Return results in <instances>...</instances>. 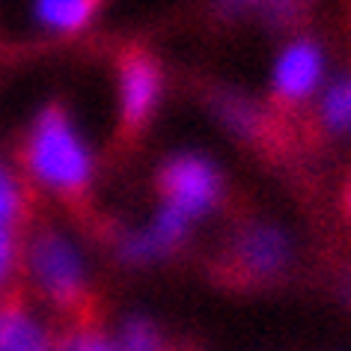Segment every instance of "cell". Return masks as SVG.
<instances>
[{
	"label": "cell",
	"instance_id": "cell-13",
	"mask_svg": "<svg viewBox=\"0 0 351 351\" xmlns=\"http://www.w3.org/2000/svg\"><path fill=\"white\" fill-rule=\"evenodd\" d=\"M57 351H117L101 339L99 328H66L57 342Z\"/></svg>",
	"mask_w": 351,
	"mask_h": 351
},
{
	"label": "cell",
	"instance_id": "cell-3",
	"mask_svg": "<svg viewBox=\"0 0 351 351\" xmlns=\"http://www.w3.org/2000/svg\"><path fill=\"white\" fill-rule=\"evenodd\" d=\"M117 75H119V113H122L119 137L128 143L146 128V122L158 104L161 66L146 48L131 45L119 51Z\"/></svg>",
	"mask_w": 351,
	"mask_h": 351
},
{
	"label": "cell",
	"instance_id": "cell-6",
	"mask_svg": "<svg viewBox=\"0 0 351 351\" xmlns=\"http://www.w3.org/2000/svg\"><path fill=\"white\" fill-rule=\"evenodd\" d=\"M324 72L322 48L313 39L298 36L280 51L274 66V101L283 104V110L298 108L313 95Z\"/></svg>",
	"mask_w": 351,
	"mask_h": 351
},
{
	"label": "cell",
	"instance_id": "cell-7",
	"mask_svg": "<svg viewBox=\"0 0 351 351\" xmlns=\"http://www.w3.org/2000/svg\"><path fill=\"white\" fill-rule=\"evenodd\" d=\"M0 351H48V333L30 315L27 286L0 298Z\"/></svg>",
	"mask_w": 351,
	"mask_h": 351
},
{
	"label": "cell",
	"instance_id": "cell-12",
	"mask_svg": "<svg viewBox=\"0 0 351 351\" xmlns=\"http://www.w3.org/2000/svg\"><path fill=\"white\" fill-rule=\"evenodd\" d=\"M322 119L328 128H351V77L333 84L330 93L324 95Z\"/></svg>",
	"mask_w": 351,
	"mask_h": 351
},
{
	"label": "cell",
	"instance_id": "cell-1",
	"mask_svg": "<svg viewBox=\"0 0 351 351\" xmlns=\"http://www.w3.org/2000/svg\"><path fill=\"white\" fill-rule=\"evenodd\" d=\"M24 274L57 313H63L66 328H99L101 306L84 283L75 250L57 232L42 230L24 244Z\"/></svg>",
	"mask_w": 351,
	"mask_h": 351
},
{
	"label": "cell",
	"instance_id": "cell-15",
	"mask_svg": "<svg viewBox=\"0 0 351 351\" xmlns=\"http://www.w3.org/2000/svg\"><path fill=\"white\" fill-rule=\"evenodd\" d=\"M342 203H346V212L351 217V179H348V185H346V194H342Z\"/></svg>",
	"mask_w": 351,
	"mask_h": 351
},
{
	"label": "cell",
	"instance_id": "cell-4",
	"mask_svg": "<svg viewBox=\"0 0 351 351\" xmlns=\"http://www.w3.org/2000/svg\"><path fill=\"white\" fill-rule=\"evenodd\" d=\"M286 262V244L283 235L274 230H244L232 239L230 250L217 259V277L235 286H250L259 280L274 277Z\"/></svg>",
	"mask_w": 351,
	"mask_h": 351
},
{
	"label": "cell",
	"instance_id": "cell-2",
	"mask_svg": "<svg viewBox=\"0 0 351 351\" xmlns=\"http://www.w3.org/2000/svg\"><path fill=\"white\" fill-rule=\"evenodd\" d=\"M21 161L33 179L57 191L66 203L84 206L90 188V158L60 108H45L33 125Z\"/></svg>",
	"mask_w": 351,
	"mask_h": 351
},
{
	"label": "cell",
	"instance_id": "cell-10",
	"mask_svg": "<svg viewBox=\"0 0 351 351\" xmlns=\"http://www.w3.org/2000/svg\"><path fill=\"white\" fill-rule=\"evenodd\" d=\"M21 286H27V274H24V241L19 230L0 226V298H6Z\"/></svg>",
	"mask_w": 351,
	"mask_h": 351
},
{
	"label": "cell",
	"instance_id": "cell-8",
	"mask_svg": "<svg viewBox=\"0 0 351 351\" xmlns=\"http://www.w3.org/2000/svg\"><path fill=\"white\" fill-rule=\"evenodd\" d=\"M313 0H215V15L223 21L259 19L268 27L292 30L306 21Z\"/></svg>",
	"mask_w": 351,
	"mask_h": 351
},
{
	"label": "cell",
	"instance_id": "cell-14",
	"mask_svg": "<svg viewBox=\"0 0 351 351\" xmlns=\"http://www.w3.org/2000/svg\"><path fill=\"white\" fill-rule=\"evenodd\" d=\"M122 342H125V351H161V339H158V333L152 330V324H146L140 319L125 324Z\"/></svg>",
	"mask_w": 351,
	"mask_h": 351
},
{
	"label": "cell",
	"instance_id": "cell-11",
	"mask_svg": "<svg viewBox=\"0 0 351 351\" xmlns=\"http://www.w3.org/2000/svg\"><path fill=\"white\" fill-rule=\"evenodd\" d=\"M30 215H33V197L27 185H21L6 170H0V226L24 232Z\"/></svg>",
	"mask_w": 351,
	"mask_h": 351
},
{
	"label": "cell",
	"instance_id": "cell-5",
	"mask_svg": "<svg viewBox=\"0 0 351 351\" xmlns=\"http://www.w3.org/2000/svg\"><path fill=\"white\" fill-rule=\"evenodd\" d=\"M158 188H161L164 206L176 208L185 217H194L206 212L208 206L221 194V179H217L215 167L206 164L203 158H176L158 176Z\"/></svg>",
	"mask_w": 351,
	"mask_h": 351
},
{
	"label": "cell",
	"instance_id": "cell-9",
	"mask_svg": "<svg viewBox=\"0 0 351 351\" xmlns=\"http://www.w3.org/2000/svg\"><path fill=\"white\" fill-rule=\"evenodd\" d=\"M101 0H33V19L42 30L57 33V36H72L81 33L95 19Z\"/></svg>",
	"mask_w": 351,
	"mask_h": 351
}]
</instances>
